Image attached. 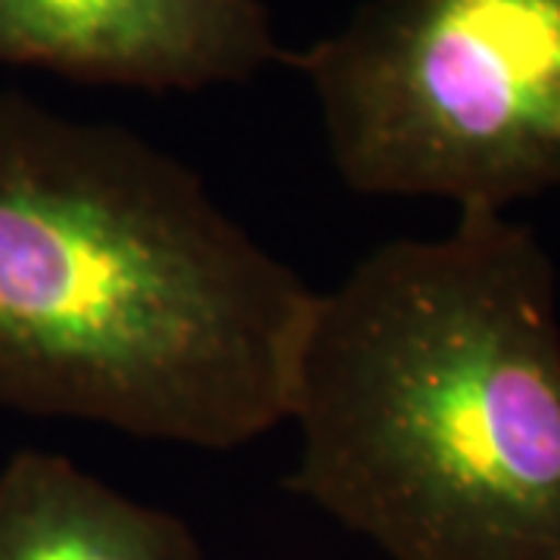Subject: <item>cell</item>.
<instances>
[{
  "mask_svg": "<svg viewBox=\"0 0 560 560\" xmlns=\"http://www.w3.org/2000/svg\"><path fill=\"white\" fill-rule=\"evenodd\" d=\"M261 0H0V62L202 91L287 62Z\"/></svg>",
  "mask_w": 560,
  "mask_h": 560,
  "instance_id": "obj_4",
  "label": "cell"
},
{
  "mask_svg": "<svg viewBox=\"0 0 560 560\" xmlns=\"http://www.w3.org/2000/svg\"><path fill=\"white\" fill-rule=\"evenodd\" d=\"M318 300L197 168L0 91V405L234 452L290 415Z\"/></svg>",
  "mask_w": 560,
  "mask_h": 560,
  "instance_id": "obj_1",
  "label": "cell"
},
{
  "mask_svg": "<svg viewBox=\"0 0 560 560\" xmlns=\"http://www.w3.org/2000/svg\"><path fill=\"white\" fill-rule=\"evenodd\" d=\"M0 560H206L172 511L125 495L75 460L22 448L0 467Z\"/></svg>",
  "mask_w": 560,
  "mask_h": 560,
  "instance_id": "obj_5",
  "label": "cell"
},
{
  "mask_svg": "<svg viewBox=\"0 0 560 560\" xmlns=\"http://www.w3.org/2000/svg\"><path fill=\"white\" fill-rule=\"evenodd\" d=\"M287 66L355 194L508 212L560 187V0H364Z\"/></svg>",
  "mask_w": 560,
  "mask_h": 560,
  "instance_id": "obj_3",
  "label": "cell"
},
{
  "mask_svg": "<svg viewBox=\"0 0 560 560\" xmlns=\"http://www.w3.org/2000/svg\"><path fill=\"white\" fill-rule=\"evenodd\" d=\"M290 492L389 560H560V300L536 231L460 209L318 293Z\"/></svg>",
  "mask_w": 560,
  "mask_h": 560,
  "instance_id": "obj_2",
  "label": "cell"
}]
</instances>
